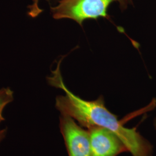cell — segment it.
Here are the masks:
<instances>
[{
	"label": "cell",
	"mask_w": 156,
	"mask_h": 156,
	"mask_svg": "<svg viewBox=\"0 0 156 156\" xmlns=\"http://www.w3.org/2000/svg\"><path fill=\"white\" fill-rule=\"evenodd\" d=\"M115 2L122 11L132 4V0H59L57 5L50 7V11L55 19H71L82 26L87 19L104 17L110 20L108 9Z\"/></svg>",
	"instance_id": "obj_2"
},
{
	"label": "cell",
	"mask_w": 156,
	"mask_h": 156,
	"mask_svg": "<svg viewBox=\"0 0 156 156\" xmlns=\"http://www.w3.org/2000/svg\"><path fill=\"white\" fill-rule=\"evenodd\" d=\"M7 133H8V129L6 128L0 129V144L5 138Z\"/></svg>",
	"instance_id": "obj_7"
},
{
	"label": "cell",
	"mask_w": 156,
	"mask_h": 156,
	"mask_svg": "<svg viewBox=\"0 0 156 156\" xmlns=\"http://www.w3.org/2000/svg\"><path fill=\"white\" fill-rule=\"evenodd\" d=\"M13 91L9 87H4L0 89V124L5 120L2 113L6 106L14 100Z\"/></svg>",
	"instance_id": "obj_5"
},
{
	"label": "cell",
	"mask_w": 156,
	"mask_h": 156,
	"mask_svg": "<svg viewBox=\"0 0 156 156\" xmlns=\"http://www.w3.org/2000/svg\"><path fill=\"white\" fill-rule=\"evenodd\" d=\"M38 2L39 0H33V4L28 6L30 11L28 12V15L32 17L38 16L39 14L43 11L42 9L39 8Z\"/></svg>",
	"instance_id": "obj_6"
},
{
	"label": "cell",
	"mask_w": 156,
	"mask_h": 156,
	"mask_svg": "<svg viewBox=\"0 0 156 156\" xmlns=\"http://www.w3.org/2000/svg\"><path fill=\"white\" fill-rule=\"evenodd\" d=\"M153 124H154V128H155V129H156V117L154 119Z\"/></svg>",
	"instance_id": "obj_8"
},
{
	"label": "cell",
	"mask_w": 156,
	"mask_h": 156,
	"mask_svg": "<svg viewBox=\"0 0 156 156\" xmlns=\"http://www.w3.org/2000/svg\"><path fill=\"white\" fill-rule=\"evenodd\" d=\"M62 60V58L58 62L52 75L47 78L50 86L62 90L65 93V95H58L56 98V109L61 115L72 117L87 129L98 127L111 131L122 140L133 156H153V146L151 142L136 128L125 127L117 116L106 108L102 95L95 100H84L67 88L60 71Z\"/></svg>",
	"instance_id": "obj_1"
},
{
	"label": "cell",
	"mask_w": 156,
	"mask_h": 156,
	"mask_svg": "<svg viewBox=\"0 0 156 156\" xmlns=\"http://www.w3.org/2000/svg\"><path fill=\"white\" fill-rule=\"evenodd\" d=\"M87 130L91 156H117L122 152L128 151L122 140L111 131L98 127Z\"/></svg>",
	"instance_id": "obj_4"
},
{
	"label": "cell",
	"mask_w": 156,
	"mask_h": 156,
	"mask_svg": "<svg viewBox=\"0 0 156 156\" xmlns=\"http://www.w3.org/2000/svg\"><path fill=\"white\" fill-rule=\"evenodd\" d=\"M60 129L69 156H91L89 134L72 117L61 115Z\"/></svg>",
	"instance_id": "obj_3"
}]
</instances>
